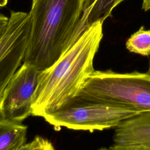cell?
<instances>
[{
	"instance_id": "obj_1",
	"label": "cell",
	"mask_w": 150,
	"mask_h": 150,
	"mask_svg": "<svg viewBox=\"0 0 150 150\" xmlns=\"http://www.w3.org/2000/svg\"><path fill=\"white\" fill-rule=\"evenodd\" d=\"M97 21L49 68L42 71L33 94L31 115L43 117L67 103L95 71L93 61L103 36Z\"/></svg>"
},
{
	"instance_id": "obj_8",
	"label": "cell",
	"mask_w": 150,
	"mask_h": 150,
	"mask_svg": "<svg viewBox=\"0 0 150 150\" xmlns=\"http://www.w3.org/2000/svg\"><path fill=\"white\" fill-rule=\"evenodd\" d=\"M119 0H84L83 12L75 33V41L97 21H104L111 16Z\"/></svg>"
},
{
	"instance_id": "obj_3",
	"label": "cell",
	"mask_w": 150,
	"mask_h": 150,
	"mask_svg": "<svg viewBox=\"0 0 150 150\" xmlns=\"http://www.w3.org/2000/svg\"><path fill=\"white\" fill-rule=\"evenodd\" d=\"M74 97L150 112V74L95 70Z\"/></svg>"
},
{
	"instance_id": "obj_17",
	"label": "cell",
	"mask_w": 150,
	"mask_h": 150,
	"mask_svg": "<svg viewBox=\"0 0 150 150\" xmlns=\"http://www.w3.org/2000/svg\"><path fill=\"white\" fill-rule=\"evenodd\" d=\"M148 73L150 74V62H149V70H148Z\"/></svg>"
},
{
	"instance_id": "obj_16",
	"label": "cell",
	"mask_w": 150,
	"mask_h": 150,
	"mask_svg": "<svg viewBox=\"0 0 150 150\" xmlns=\"http://www.w3.org/2000/svg\"><path fill=\"white\" fill-rule=\"evenodd\" d=\"M98 150H111L110 148H101Z\"/></svg>"
},
{
	"instance_id": "obj_14",
	"label": "cell",
	"mask_w": 150,
	"mask_h": 150,
	"mask_svg": "<svg viewBox=\"0 0 150 150\" xmlns=\"http://www.w3.org/2000/svg\"><path fill=\"white\" fill-rule=\"evenodd\" d=\"M32 141H31L29 143H26L16 150H30L32 147Z\"/></svg>"
},
{
	"instance_id": "obj_9",
	"label": "cell",
	"mask_w": 150,
	"mask_h": 150,
	"mask_svg": "<svg viewBox=\"0 0 150 150\" xmlns=\"http://www.w3.org/2000/svg\"><path fill=\"white\" fill-rule=\"evenodd\" d=\"M28 127L0 119V150H16L26 144Z\"/></svg>"
},
{
	"instance_id": "obj_5",
	"label": "cell",
	"mask_w": 150,
	"mask_h": 150,
	"mask_svg": "<svg viewBox=\"0 0 150 150\" xmlns=\"http://www.w3.org/2000/svg\"><path fill=\"white\" fill-rule=\"evenodd\" d=\"M40 72L35 67L22 63L0 97V119L22 122L31 115L33 97Z\"/></svg>"
},
{
	"instance_id": "obj_11",
	"label": "cell",
	"mask_w": 150,
	"mask_h": 150,
	"mask_svg": "<svg viewBox=\"0 0 150 150\" xmlns=\"http://www.w3.org/2000/svg\"><path fill=\"white\" fill-rule=\"evenodd\" d=\"M32 141L33 145L30 150H55L53 144L41 136H36Z\"/></svg>"
},
{
	"instance_id": "obj_13",
	"label": "cell",
	"mask_w": 150,
	"mask_h": 150,
	"mask_svg": "<svg viewBox=\"0 0 150 150\" xmlns=\"http://www.w3.org/2000/svg\"><path fill=\"white\" fill-rule=\"evenodd\" d=\"M125 0H119L118 4H120L121 2ZM142 9H144L145 11H148L150 10V0H142Z\"/></svg>"
},
{
	"instance_id": "obj_7",
	"label": "cell",
	"mask_w": 150,
	"mask_h": 150,
	"mask_svg": "<svg viewBox=\"0 0 150 150\" xmlns=\"http://www.w3.org/2000/svg\"><path fill=\"white\" fill-rule=\"evenodd\" d=\"M111 150H150V112L121 122L115 128Z\"/></svg>"
},
{
	"instance_id": "obj_10",
	"label": "cell",
	"mask_w": 150,
	"mask_h": 150,
	"mask_svg": "<svg viewBox=\"0 0 150 150\" xmlns=\"http://www.w3.org/2000/svg\"><path fill=\"white\" fill-rule=\"evenodd\" d=\"M126 48L132 53L144 56L150 55V29L145 30L144 26L131 35L125 43Z\"/></svg>"
},
{
	"instance_id": "obj_4",
	"label": "cell",
	"mask_w": 150,
	"mask_h": 150,
	"mask_svg": "<svg viewBox=\"0 0 150 150\" xmlns=\"http://www.w3.org/2000/svg\"><path fill=\"white\" fill-rule=\"evenodd\" d=\"M141 113L129 107L73 97L43 118L54 127L93 132L115 128L123 121Z\"/></svg>"
},
{
	"instance_id": "obj_6",
	"label": "cell",
	"mask_w": 150,
	"mask_h": 150,
	"mask_svg": "<svg viewBox=\"0 0 150 150\" xmlns=\"http://www.w3.org/2000/svg\"><path fill=\"white\" fill-rule=\"evenodd\" d=\"M30 30L28 13L11 11L0 36V97L9 80L23 63Z\"/></svg>"
},
{
	"instance_id": "obj_15",
	"label": "cell",
	"mask_w": 150,
	"mask_h": 150,
	"mask_svg": "<svg viewBox=\"0 0 150 150\" xmlns=\"http://www.w3.org/2000/svg\"><path fill=\"white\" fill-rule=\"evenodd\" d=\"M8 0H0V7L5 6L8 3Z\"/></svg>"
},
{
	"instance_id": "obj_12",
	"label": "cell",
	"mask_w": 150,
	"mask_h": 150,
	"mask_svg": "<svg viewBox=\"0 0 150 150\" xmlns=\"http://www.w3.org/2000/svg\"><path fill=\"white\" fill-rule=\"evenodd\" d=\"M8 21V17L0 13V36L4 32Z\"/></svg>"
},
{
	"instance_id": "obj_2",
	"label": "cell",
	"mask_w": 150,
	"mask_h": 150,
	"mask_svg": "<svg viewBox=\"0 0 150 150\" xmlns=\"http://www.w3.org/2000/svg\"><path fill=\"white\" fill-rule=\"evenodd\" d=\"M84 0H32L30 30L23 63L42 71L76 42Z\"/></svg>"
}]
</instances>
